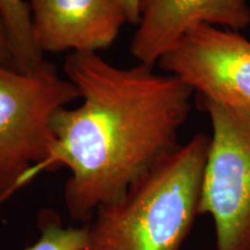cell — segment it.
<instances>
[{
	"mask_svg": "<svg viewBox=\"0 0 250 250\" xmlns=\"http://www.w3.org/2000/svg\"><path fill=\"white\" fill-rule=\"evenodd\" d=\"M64 72L81 104L56 114L51 151L23 187L43 171L66 168L65 208L85 225L180 145L195 93L173 74L143 62L115 66L99 52H71Z\"/></svg>",
	"mask_w": 250,
	"mask_h": 250,
	"instance_id": "6da1fadb",
	"label": "cell"
},
{
	"mask_svg": "<svg viewBox=\"0 0 250 250\" xmlns=\"http://www.w3.org/2000/svg\"><path fill=\"white\" fill-rule=\"evenodd\" d=\"M199 105L212 126L199 215H211L217 250H250V105Z\"/></svg>",
	"mask_w": 250,
	"mask_h": 250,
	"instance_id": "277c9868",
	"label": "cell"
},
{
	"mask_svg": "<svg viewBox=\"0 0 250 250\" xmlns=\"http://www.w3.org/2000/svg\"><path fill=\"white\" fill-rule=\"evenodd\" d=\"M197 23L234 31L250 26L248 0H143L140 21L131 40V55L155 66L160 58Z\"/></svg>",
	"mask_w": 250,
	"mask_h": 250,
	"instance_id": "52a82bcc",
	"label": "cell"
},
{
	"mask_svg": "<svg viewBox=\"0 0 250 250\" xmlns=\"http://www.w3.org/2000/svg\"><path fill=\"white\" fill-rule=\"evenodd\" d=\"M117 4L126 18L127 23L132 26H138L140 21V12H142L143 0H116Z\"/></svg>",
	"mask_w": 250,
	"mask_h": 250,
	"instance_id": "8fae6325",
	"label": "cell"
},
{
	"mask_svg": "<svg viewBox=\"0 0 250 250\" xmlns=\"http://www.w3.org/2000/svg\"><path fill=\"white\" fill-rule=\"evenodd\" d=\"M0 11L11 40L14 70L33 73L45 67L49 62L34 41L29 2L24 0H0Z\"/></svg>",
	"mask_w": 250,
	"mask_h": 250,
	"instance_id": "ba28073f",
	"label": "cell"
},
{
	"mask_svg": "<svg viewBox=\"0 0 250 250\" xmlns=\"http://www.w3.org/2000/svg\"><path fill=\"white\" fill-rule=\"evenodd\" d=\"M29 6L43 55L99 52L114 44L127 23L116 0H29Z\"/></svg>",
	"mask_w": 250,
	"mask_h": 250,
	"instance_id": "8992f818",
	"label": "cell"
},
{
	"mask_svg": "<svg viewBox=\"0 0 250 250\" xmlns=\"http://www.w3.org/2000/svg\"><path fill=\"white\" fill-rule=\"evenodd\" d=\"M77 99L76 86L51 62L33 73L0 65V204L48 156L54 117Z\"/></svg>",
	"mask_w": 250,
	"mask_h": 250,
	"instance_id": "3957f363",
	"label": "cell"
},
{
	"mask_svg": "<svg viewBox=\"0 0 250 250\" xmlns=\"http://www.w3.org/2000/svg\"><path fill=\"white\" fill-rule=\"evenodd\" d=\"M0 65L14 68L11 40H9L8 30L4 18H2L1 11H0Z\"/></svg>",
	"mask_w": 250,
	"mask_h": 250,
	"instance_id": "30bf717a",
	"label": "cell"
},
{
	"mask_svg": "<svg viewBox=\"0 0 250 250\" xmlns=\"http://www.w3.org/2000/svg\"><path fill=\"white\" fill-rule=\"evenodd\" d=\"M40 235L24 250H88L87 226H65L54 208H43L37 217Z\"/></svg>",
	"mask_w": 250,
	"mask_h": 250,
	"instance_id": "9c48e42d",
	"label": "cell"
},
{
	"mask_svg": "<svg viewBox=\"0 0 250 250\" xmlns=\"http://www.w3.org/2000/svg\"><path fill=\"white\" fill-rule=\"evenodd\" d=\"M199 101L250 105V40L240 31L197 23L158 62Z\"/></svg>",
	"mask_w": 250,
	"mask_h": 250,
	"instance_id": "5b68a950",
	"label": "cell"
},
{
	"mask_svg": "<svg viewBox=\"0 0 250 250\" xmlns=\"http://www.w3.org/2000/svg\"><path fill=\"white\" fill-rule=\"evenodd\" d=\"M210 136L197 133L159 160L89 223L88 250H182L199 215Z\"/></svg>",
	"mask_w": 250,
	"mask_h": 250,
	"instance_id": "7a4b0ae2",
	"label": "cell"
}]
</instances>
